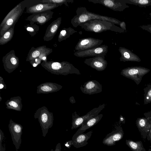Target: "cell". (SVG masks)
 <instances>
[{"label": "cell", "mask_w": 151, "mask_h": 151, "mask_svg": "<svg viewBox=\"0 0 151 151\" xmlns=\"http://www.w3.org/2000/svg\"><path fill=\"white\" fill-rule=\"evenodd\" d=\"M103 116L102 114L84 122L72 137V140H74L78 135L83 133L86 130L97 124Z\"/></svg>", "instance_id": "17"}, {"label": "cell", "mask_w": 151, "mask_h": 151, "mask_svg": "<svg viewBox=\"0 0 151 151\" xmlns=\"http://www.w3.org/2000/svg\"><path fill=\"white\" fill-rule=\"evenodd\" d=\"M108 46L103 45L94 48L81 51H76L74 53L75 56L78 57H105L108 51Z\"/></svg>", "instance_id": "8"}, {"label": "cell", "mask_w": 151, "mask_h": 151, "mask_svg": "<svg viewBox=\"0 0 151 151\" xmlns=\"http://www.w3.org/2000/svg\"><path fill=\"white\" fill-rule=\"evenodd\" d=\"M43 3H51L60 4L61 5L64 4L66 6L68 7V3H72L73 0H43L40 1Z\"/></svg>", "instance_id": "29"}, {"label": "cell", "mask_w": 151, "mask_h": 151, "mask_svg": "<svg viewBox=\"0 0 151 151\" xmlns=\"http://www.w3.org/2000/svg\"><path fill=\"white\" fill-rule=\"evenodd\" d=\"M118 50L121 55L120 58V61H121L139 62L141 61L140 58L137 55L128 49L120 47Z\"/></svg>", "instance_id": "20"}, {"label": "cell", "mask_w": 151, "mask_h": 151, "mask_svg": "<svg viewBox=\"0 0 151 151\" xmlns=\"http://www.w3.org/2000/svg\"><path fill=\"white\" fill-rule=\"evenodd\" d=\"M41 65L48 71L57 75H67L72 74H81L78 69L72 64L67 61L59 62L43 61Z\"/></svg>", "instance_id": "3"}, {"label": "cell", "mask_w": 151, "mask_h": 151, "mask_svg": "<svg viewBox=\"0 0 151 151\" xmlns=\"http://www.w3.org/2000/svg\"><path fill=\"white\" fill-rule=\"evenodd\" d=\"M124 132L122 127H117L115 129L107 134L103 139L102 143L105 145L111 146L115 145L116 142L121 140L123 137Z\"/></svg>", "instance_id": "12"}, {"label": "cell", "mask_w": 151, "mask_h": 151, "mask_svg": "<svg viewBox=\"0 0 151 151\" xmlns=\"http://www.w3.org/2000/svg\"><path fill=\"white\" fill-rule=\"evenodd\" d=\"M148 94L149 96L151 97V91H149Z\"/></svg>", "instance_id": "43"}, {"label": "cell", "mask_w": 151, "mask_h": 151, "mask_svg": "<svg viewBox=\"0 0 151 151\" xmlns=\"http://www.w3.org/2000/svg\"><path fill=\"white\" fill-rule=\"evenodd\" d=\"M80 89L83 93L89 95L99 93L102 91L101 84L95 80L86 82L81 85Z\"/></svg>", "instance_id": "13"}, {"label": "cell", "mask_w": 151, "mask_h": 151, "mask_svg": "<svg viewBox=\"0 0 151 151\" xmlns=\"http://www.w3.org/2000/svg\"><path fill=\"white\" fill-rule=\"evenodd\" d=\"M126 4L137 5L140 7L151 6V0H123Z\"/></svg>", "instance_id": "28"}, {"label": "cell", "mask_w": 151, "mask_h": 151, "mask_svg": "<svg viewBox=\"0 0 151 151\" xmlns=\"http://www.w3.org/2000/svg\"><path fill=\"white\" fill-rule=\"evenodd\" d=\"M4 86V85H3V83H1L0 85V89H1L3 88Z\"/></svg>", "instance_id": "42"}, {"label": "cell", "mask_w": 151, "mask_h": 151, "mask_svg": "<svg viewBox=\"0 0 151 151\" xmlns=\"http://www.w3.org/2000/svg\"><path fill=\"white\" fill-rule=\"evenodd\" d=\"M92 133L91 130L78 135L74 140H72V145L76 148L85 146L88 143L87 141L91 138Z\"/></svg>", "instance_id": "21"}, {"label": "cell", "mask_w": 151, "mask_h": 151, "mask_svg": "<svg viewBox=\"0 0 151 151\" xmlns=\"http://www.w3.org/2000/svg\"><path fill=\"white\" fill-rule=\"evenodd\" d=\"M77 31L69 27L67 28H63L60 32L58 37V41L59 42L66 40L69 38L73 34L77 32Z\"/></svg>", "instance_id": "25"}, {"label": "cell", "mask_w": 151, "mask_h": 151, "mask_svg": "<svg viewBox=\"0 0 151 151\" xmlns=\"http://www.w3.org/2000/svg\"><path fill=\"white\" fill-rule=\"evenodd\" d=\"M23 10L22 5L19 4L17 9L8 18L4 25L0 29V34L1 36L3 35L11 27L16 24L22 15Z\"/></svg>", "instance_id": "16"}, {"label": "cell", "mask_w": 151, "mask_h": 151, "mask_svg": "<svg viewBox=\"0 0 151 151\" xmlns=\"http://www.w3.org/2000/svg\"><path fill=\"white\" fill-rule=\"evenodd\" d=\"M50 151H61V147L60 143H58L56 145L55 150L52 149Z\"/></svg>", "instance_id": "35"}, {"label": "cell", "mask_w": 151, "mask_h": 151, "mask_svg": "<svg viewBox=\"0 0 151 151\" xmlns=\"http://www.w3.org/2000/svg\"><path fill=\"white\" fill-rule=\"evenodd\" d=\"M52 52V49L47 47L46 46H41L36 48L32 47L27 55L26 60L30 62L37 58L42 60L43 57H47Z\"/></svg>", "instance_id": "11"}, {"label": "cell", "mask_w": 151, "mask_h": 151, "mask_svg": "<svg viewBox=\"0 0 151 151\" xmlns=\"http://www.w3.org/2000/svg\"><path fill=\"white\" fill-rule=\"evenodd\" d=\"M41 60V59L37 58L30 62V63L32 64L33 67H35L40 63Z\"/></svg>", "instance_id": "32"}, {"label": "cell", "mask_w": 151, "mask_h": 151, "mask_svg": "<svg viewBox=\"0 0 151 151\" xmlns=\"http://www.w3.org/2000/svg\"><path fill=\"white\" fill-rule=\"evenodd\" d=\"M126 143L132 151H146L141 141L135 142L131 139H127Z\"/></svg>", "instance_id": "24"}, {"label": "cell", "mask_w": 151, "mask_h": 151, "mask_svg": "<svg viewBox=\"0 0 151 151\" xmlns=\"http://www.w3.org/2000/svg\"><path fill=\"white\" fill-rule=\"evenodd\" d=\"M61 20V17H59L48 26L43 37L45 41H48L53 38L60 26Z\"/></svg>", "instance_id": "19"}, {"label": "cell", "mask_w": 151, "mask_h": 151, "mask_svg": "<svg viewBox=\"0 0 151 151\" xmlns=\"http://www.w3.org/2000/svg\"><path fill=\"white\" fill-rule=\"evenodd\" d=\"M149 134L150 135V136H151V128H150V131H149Z\"/></svg>", "instance_id": "44"}, {"label": "cell", "mask_w": 151, "mask_h": 151, "mask_svg": "<svg viewBox=\"0 0 151 151\" xmlns=\"http://www.w3.org/2000/svg\"><path fill=\"white\" fill-rule=\"evenodd\" d=\"M19 6V4L17 5L4 18L2 21V22L0 24V28H1L4 25L6 21L8 18L12 14H13L15 11L17 9Z\"/></svg>", "instance_id": "31"}, {"label": "cell", "mask_w": 151, "mask_h": 151, "mask_svg": "<svg viewBox=\"0 0 151 151\" xmlns=\"http://www.w3.org/2000/svg\"><path fill=\"white\" fill-rule=\"evenodd\" d=\"M16 24L11 27L0 38V45H4L10 41L12 39L14 34V28Z\"/></svg>", "instance_id": "26"}, {"label": "cell", "mask_w": 151, "mask_h": 151, "mask_svg": "<svg viewBox=\"0 0 151 151\" xmlns=\"http://www.w3.org/2000/svg\"><path fill=\"white\" fill-rule=\"evenodd\" d=\"M138 127L141 135L144 138H146L150 129V126H147L146 121L144 119H141L138 123Z\"/></svg>", "instance_id": "27"}, {"label": "cell", "mask_w": 151, "mask_h": 151, "mask_svg": "<svg viewBox=\"0 0 151 151\" xmlns=\"http://www.w3.org/2000/svg\"><path fill=\"white\" fill-rule=\"evenodd\" d=\"M21 100V98L19 97L11 98L6 102V108L18 111H21L22 107Z\"/></svg>", "instance_id": "23"}, {"label": "cell", "mask_w": 151, "mask_h": 151, "mask_svg": "<svg viewBox=\"0 0 151 151\" xmlns=\"http://www.w3.org/2000/svg\"><path fill=\"white\" fill-rule=\"evenodd\" d=\"M139 27L151 33V24L140 26Z\"/></svg>", "instance_id": "33"}, {"label": "cell", "mask_w": 151, "mask_h": 151, "mask_svg": "<svg viewBox=\"0 0 151 151\" xmlns=\"http://www.w3.org/2000/svg\"><path fill=\"white\" fill-rule=\"evenodd\" d=\"M0 151H5V147L2 145V144L0 145Z\"/></svg>", "instance_id": "40"}, {"label": "cell", "mask_w": 151, "mask_h": 151, "mask_svg": "<svg viewBox=\"0 0 151 151\" xmlns=\"http://www.w3.org/2000/svg\"><path fill=\"white\" fill-rule=\"evenodd\" d=\"M2 62L5 70L10 73L17 68L19 61L18 58L15 54L14 51L12 50L3 57Z\"/></svg>", "instance_id": "10"}, {"label": "cell", "mask_w": 151, "mask_h": 151, "mask_svg": "<svg viewBox=\"0 0 151 151\" xmlns=\"http://www.w3.org/2000/svg\"><path fill=\"white\" fill-rule=\"evenodd\" d=\"M84 63L98 71H101L105 70L107 65V62L105 57L100 56L86 59Z\"/></svg>", "instance_id": "15"}, {"label": "cell", "mask_w": 151, "mask_h": 151, "mask_svg": "<svg viewBox=\"0 0 151 151\" xmlns=\"http://www.w3.org/2000/svg\"></svg>", "instance_id": "47"}, {"label": "cell", "mask_w": 151, "mask_h": 151, "mask_svg": "<svg viewBox=\"0 0 151 151\" xmlns=\"http://www.w3.org/2000/svg\"><path fill=\"white\" fill-rule=\"evenodd\" d=\"M103 42V40L92 37L84 38L79 39L74 51H81L92 49L97 47Z\"/></svg>", "instance_id": "7"}, {"label": "cell", "mask_w": 151, "mask_h": 151, "mask_svg": "<svg viewBox=\"0 0 151 151\" xmlns=\"http://www.w3.org/2000/svg\"><path fill=\"white\" fill-rule=\"evenodd\" d=\"M76 15L71 20V24L75 27H77L81 24L94 19L105 20L119 25L121 22L117 19L89 12L85 7H78L76 9Z\"/></svg>", "instance_id": "1"}, {"label": "cell", "mask_w": 151, "mask_h": 151, "mask_svg": "<svg viewBox=\"0 0 151 151\" xmlns=\"http://www.w3.org/2000/svg\"><path fill=\"white\" fill-rule=\"evenodd\" d=\"M53 12L51 10L33 14L27 17L26 20L30 21V24L34 23L43 25L50 20L52 17Z\"/></svg>", "instance_id": "14"}, {"label": "cell", "mask_w": 151, "mask_h": 151, "mask_svg": "<svg viewBox=\"0 0 151 151\" xmlns=\"http://www.w3.org/2000/svg\"><path fill=\"white\" fill-rule=\"evenodd\" d=\"M149 15L150 16V17H151V13H150L149 14Z\"/></svg>", "instance_id": "45"}, {"label": "cell", "mask_w": 151, "mask_h": 151, "mask_svg": "<svg viewBox=\"0 0 151 151\" xmlns=\"http://www.w3.org/2000/svg\"><path fill=\"white\" fill-rule=\"evenodd\" d=\"M78 26L86 31L98 33L108 30L119 33L125 32L114 23L103 20L92 19L81 24Z\"/></svg>", "instance_id": "2"}, {"label": "cell", "mask_w": 151, "mask_h": 151, "mask_svg": "<svg viewBox=\"0 0 151 151\" xmlns=\"http://www.w3.org/2000/svg\"><path fill=\"white\" fill-rule=\"evenodd\" d=\"M62 87V86L56 83H46L37 87V93H48L58 91Z\"/></svg>", "instance_id": "22"}, {"label": "cell", "mask_w": 151, "mask_h": 151, "mask_svg": "<svg viewBox=\"0 0 151 151\" xmlns=\"http://www.w3.org/2000/svg\"><path fill=\"white\" fill-rule=\"evenodd\" d=\"M119 25L122 29L124 30L125 32H126V24L124 21H121Z\"/></svg>", "instance_id": "36"}, {"label": "cell", "mask_w": 151, "mask_h": 151, "mask_svg": "<svg viewBox=\"0 0 151 151\" xmlns=\"http://www.w3.org/2000/svg\"><path fill=\"white\" fill-rule=\"evenodd\" d=\"M138 72V70L136 69H130L128 71V73L130 75H132L137 73Z\"/></svg>", "instance_id": "34"}, {"label": "cell", "mask_w": 151, "mask_h": 151, "mask_svg": "<svg viewBox=\"0 0 151 151\" xmlns=\"http://www.w3.org/2000/svg\"><path fill=\"white\" fill-rule=\"evenodd\" d=\"M72 140L71 139L69 141H66L64 143L65 146L67 147L68 148H69L72 145Z\"/></svg>", "instance_id": "37"}, {"label": "cell", "mask_w": 151, "mask_h": 151, "mask_svg": "<svg viewBox=\"0 0 151 151\" xmlns=\"http://www.w3.org/2000/svg\"><path fill=\"white\" fill-rule=\"evenodd\" d=\"M8 127L13 144L15 147L16 151H18L20 148L22 143L23 127L21 125L10 119Z\"/></svg>", "instance_id": "6"}, {"label": "cell", "mask_w": 151, "mask_h": 151, "mask_svg": "<svg viewBox=\"0 0 151 151\" xmlns=\"http://www.w3.org/2000/svg\"><path fill=\"white\" fill-rule=\"evenodd\" d=\"M24 27L32 36H34L38 32L39 29V27L34 24H27L25 25Z\"/></svg>", "instance_id": "30"}, {"label": "cell", "mask_w": 151, "mask_h": 151, "mask_svg": "<svg viewBox=\"0 0 151 151\" xmlns=\"http://www.w3.org/2000/svg\"><path fill=\"white\" fill-rule=\"evenodd\" d=\"M94 4H100L114 11L122 12L129 7L123 0H88Z\"/></svg>", "instance_id": "9"}, {"label": "cell", "mask_w": 151, "mask_h": 151, "mask_svg": "<svg viewBox=\"0 0 151 151\" xmlns=\"http://www.w3.org/2000/svg\"><path fill=\"white\" fill-rule=\"evenodd\" d=\"M105 104L100 105L97 107L92 109L86 114L80 116L75 111L72 114V120L71 129H76L80 127L85 122L94 117L99 114V113L105 108Z\"/></svg>", "instance_id": "5"}, {"label": "cell", "mask_w": 151, "mask_h": 151, "mask_svg": "<svg viewBox=\"0 0 151 151\" xmlns=\"http://www.w3.org/2000/svg\"><path fill=\"white\" fill-rule=\"evenodd\" d=\"M70 102L72 104H73L76 103L75 100V99L74 98L73 96H71L70 97Z\"/></svg>", "instance_id": "39"}, {"label": "cell", "mask_w": 151, "mask_h": 151, "mask_svg": "<svg viewBox=\"0 0 151 151\" xmlns=\"http://www.w3.org/2000/svg\"><path fill=\"white\" fill-rule=\"evenodd\" d=\"M61 5L51 3L38 4L27 8L26 12L28 13L35 14L50 11Z\"/></svg>", "instance_id": "18"}, {"label": "cell", "mask_w": 151, "mask_h": 151, "mask_svg": "<svg viewBox=\"0 0 151 151\" xmlns=\"http://www.w3.org/2000/svg\"><path fill=\"white\" fill-rule=\"evenodd\" d=\"M124 119L122 116H121L120 117L119 120L120 122H123L124 121Z\"/></svg>", "instance_id": "41"}, {"label": "cell", "mask_w": 151, "mask_h": 151, "mask_svg": "<svg viewBox=\"0 0 151 151\" xmlns=\"http://www.w3.org/2000/svg\"><path fill=\"white\" fill-rule=\"evenodd\" d=\"M4 135L1 129H0V145L2 144L4 138Z\"/></svg>", "instance_id": "38"}, {"label": "cell", "mask_w": 151, "mask_h": 151, "mask_svg": "<svg viewBox=\"0 0 151 151\" xmlns=\"http://www.w3.org/2000/svg\"><path fill=\"white\" fill-rule=\"evenodd\" d=\"M35 118H38L41 127L42 136L45 137L48 130L52 126L53 117L52 114L49 112L45 107L38 109L35 114Z\"/></svg>", "instance_id": "4"}, {"label": "cell", "mask_w": 151, "mask_h": 151, "mask_svg": "<svg viewBox=\"0 0 151 151\" xmlns=\"http://www.w3.org/2000/svg\"><path fill=\"white\" fill-rule=\"evenodd\" d=\"M148 151H151V149H150Z\"/></svg>", "instance_id": "46"}]
</instances>
